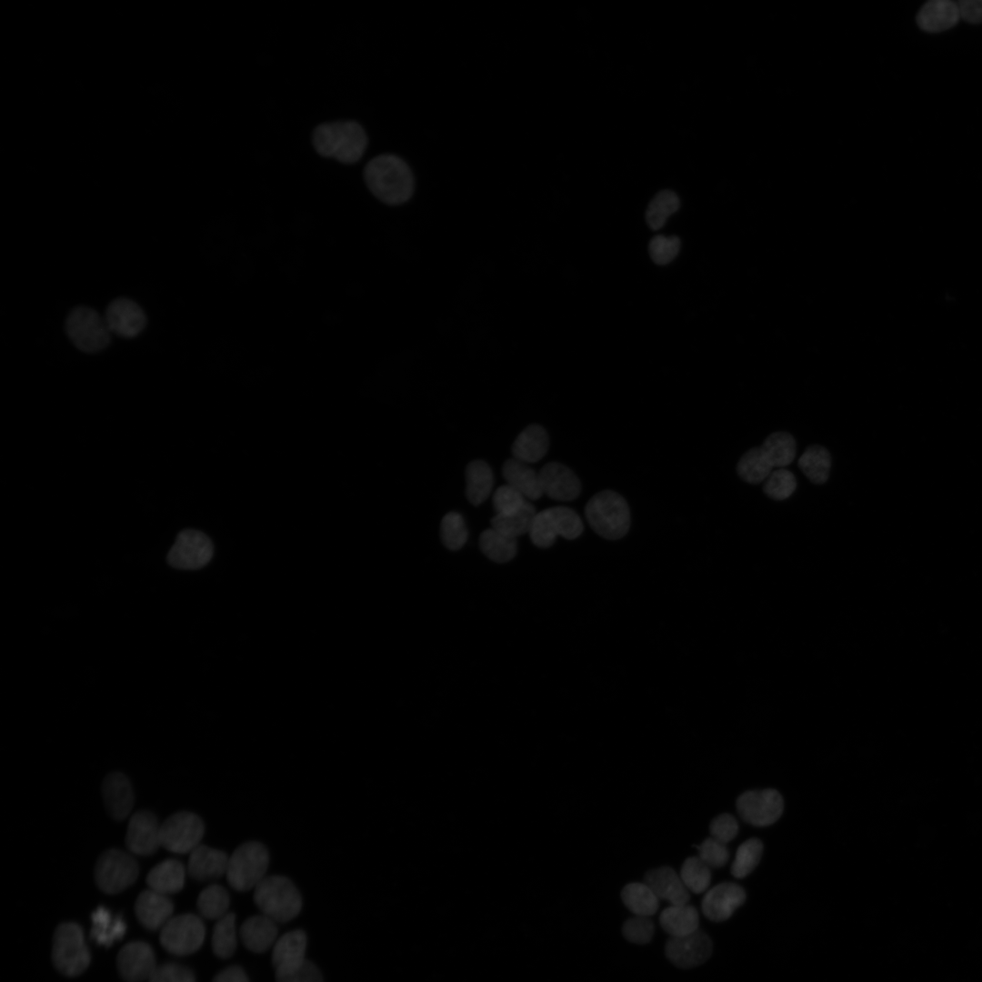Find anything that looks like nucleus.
Listing matches in <instances>:
<instances>
[{
	"label": "nucleus",
	"instance_id": "nucleus-47",
	"mask_svg": "<svg viewBox=\"0 0 982 982\" xmlns=\"http://www.w3.org/2000/svg\"><path fill=\"white\" fill-rule=\"evenodd\" d=\"M680 248V240L677 236L656 235L649 243L648 250L652 260L658 265H666L671 262L677 255Z\"/></svg>",
	"mask_w": 982,
	"mask_h": 982
},
{
	"label": "nucleus",
	"instance_id": "nucleus-50",
	"mask_svg": "<svg viewBox=\"0 0 982 982\" xmlns=\"http://www.w3.org/2000/svg\"><path fill=\"white\" fill-rule=\"evenodd\" d=\"M698 857L709 867L718 868L726 864L729 852L726 844L710 837L698 847Z\"/></svg>",
	"mask_w": 982,
	"mask_h": 982
},
{
	"label": "nucleus",
	"instance_id": "nucleus-36",
	"mask_svg": "<svg viewBox=\"0 0 982 982\" xmlns=\"http://www.w3.org/2000/svg\"><path fill=\"white\" fill-rule=\"evenodd\" d=\"M761 448L773 467L784 468L790 465L797 452L794 437L787 432L778 431L770 434L763 442Z\"/></svg>",
	"mask_w": 982,
	"mask_h": 982
},
{
	"label": "nucleus",
	"instance_id": "nucleus-27",
	"mask_svg": "<svg viewBox=\"0 0 982 982\" xmlns=\"http://www.w3.org/2000/svg\"><path fill=\"white\" fill-rule=\"evenodd\" d=\"M506 484L517 490L525 498L536 500L543 495L539 473L526 463L516 458L507 459L502 467Z\"/></svg>",
	"mask_w": 982,
	"mask_h": 982
},
{
	"label": "nucleus",
	"instance_id": "nucleus-12",
	"mask_svg": "<svg viewBox=\"0 0 982 982\" xmlns=\"http://www.w3.org/2000/svg\"><path fill=\"white\" fill-rule=\"evenodd\" d=\"M783 798L775 789L750 790L736 800L741 818L753 826L766 827L775 823L782 815Z\"/></svg>",
	"mask_w": 982,
	"mask_h": 982
},
{
	"label": "nucleus",
	"instance_id": "nucleus-51",
	"mask_svg": "<svg viewBox=\"0 0 982 982\" xmlns=\"http://www.w3.org/2000/svg\"><path fill=\"white\" fill-rule=\"evenodd\" d=\"M737 831V822L730 814L719 815L710 824L712 837L724 844L731 841L736 836Z\"/></svg>",
	"mask_w": 982,
	"mask_h": 982
},
{
	"label": "nucleus",
	"instance_id": "nucleus-2",
	"mask_svg": "<svg viewBox=\"0 0 982 982\" xmlns=\"http://www.w3.org/2000/svg\"><path fill=\"white\" fill-rule=\"evenodd\" d=\"M316 151L344 164H354L363 156L367 136L361 125L355 121L325 123L313 132Z\"/></svg>",
	"mask_w": 982,
	"mask_h": 982
},
{
	"label": "nucleus",
	"instance_id": "nucleus-40",
	"mask_svg": "<svg viewBox=\"0 0 982 982\" xmlns=\"http://www.w3.org/2000/svg\"><path fill=\"white\" fill-rule=\"evenodd\" d=\"M229 906L230 897L227 890L217 884L203 889L196 901L200 916L206 919L218 920L228 913Z\"/></svg>",
	"mask_w": 982,
	"mask_h": 982
},
{
	"label": "nucleus",
	"instance_id": "nucleus-21",
	"mask_svg": "<svg viewBox=\"0 0 982 982\" xmlns=\"http://www.w3.org/2000/svg\"><path fill=\"white\" fill-rule=\"evenodd\" d=\"M174 904L164 894L152 889L140 893L135 904V912L138 921L148 930L162 928L172 917Z\"/></svg>",
	"mask_w": 982,
	"mask_h": 982
},
{
	"label": "nucleus",
	"instance_id": "nucleus-31",
	"mask_svg": "<svg viewBox=\"0 0 982 982\" xmlns=\"http://www.w3.org/2000/svg\"><path fill=\"white\" fill-rule=\"evenodd\" d=\"M659 923L670 937H683L698 930L699 916L690 905H671L662 911Z\"/></svg>",
	"mask_w": 982,
	"mask_h": 982
},
{
	"label": "nucleus",
	"instance_id": "nucleus-5",
	"mask_svg": "<svg viewBox=\"0 0 982 982\" xmlns=\"http://www.w3.org/2000/svg\"><path fill=\"white\" fill-rule=\"evenodd\" d=\"M52 961L55 968L67 977L81 975L91 961L82 927L75 922L60 924L53 937Z\"/></svg>",
	"mask_w": 982,
	"mask_h": 982
},
{
	"label": "nucleus",
	"instance_id": "nucleus-16",
	"mask_svg": "<svg viewBox=\"0 0 982 982\" xmlns=\"http://www.w3.org/2000/svg\"><path fill=\"white\" fill-rule=\"evenodd\" d=\"M161 824L155 816L146 810L134 814L128 823L125 842L128 849L136 855L148 856L161 846Z\"/></svg>",
	"mask_w": 982,
	"mask_h": 982
},
{
	"label": "nucleus",
	"instance_id": "nucleus-7",
	"mask_svg": "<svg viewBox=\"0 0 982 982\" xmlns=\"http://www.w3.org/2000/svg\"><path fill=\"white\" fill-rule=\"evenodd\" d=\"M582 532V520L575 510L555 506L536 513L528 533L535 546L546 548L554 544L557 536L575 539Z\"/></svg>",
	"mask_w": 982,
	"mask_h": 982
},
{
	"label": "nucleus",
	"instance_id": "nucleus-6",
	"mask_svg": "<svg viewBox=\"0 0 982 982\" xmlns=\"http://www.w3.org/2000/svg\"><path fill=\"white\" fill-rule=\"evenodd\" d=\"M268 865L266 847L256 841L246 842L229 856L227 882L236 891L253 889L266 877Z\"/></svg>",
	"mask_w": 982,
	"mask_h": 982
},
{
	"label": "nucleus",
	"instance_id": "nucleus-30",
	"mask_svg": "<svg viewBox=\"0 0 982 982\" xmlns=\"http://www.w3.org/2000/svg\"><path fill=\"white\" fill-rule=\"evenodd\" d=\"M185 869L175 859H167L154 867L147 875L150 889L164 895L180 891L185 884Z\"/></svg>",
	"mask_w": 982,
	"mask_h": 982
},
{
	"label": "nucleus",
	"instance_id": "nucleus-11",
	"mask_svg": "<svg viewBox=\"0 0 982 982\" xmlns=\"http://www.w3.org/2000/svg\"><path fill=\"white\" fill-rule=\"evenodd\" d=\"M204 833V823L197 815L181 811L161 824V846L173 853H191L200 845Z\"/></svg>",
	"mask_w": 982,
	"mask_h": 982
},
{
	"label": "nucleus",
	"instance_id": "nucleus-41",
	"mask_svg": "<svg viewBox=\"0 0 982 982\" xmlns=\"http://www.w3.org/2000/svg\"><path fill=\"white\" fill-rule=\"evenodd\" d=\"M680 205V201L676 193L671 190L658 192L648 205L646 213V223L653 230L661 228L669 215L674 214Z\"/></svg>",
	"mask_w": 982,
	"mask_h": 982
},
{
	"label": "nucleus",
	"instance_id": "nucleus-33",
	"mask_svg": "<svg viewBox=\"0 0 982 982\" xmlns=\"http://www.w3.org/2000/svg\"><path fill=\"white\" fill-rule=\"evenodd\" d=\"M804 475L814 484H824L829 475L831 457L822 446L814 444L807 446L797 462Z\"/></svg>",
	"mask_w": 982,
	"mask_h": 982
},
{
	"label": "nucleus",
	"instance_id": "nucleus-9",
	"mask_svg": "<svg viewBox=\"0 0 982 982\" xmlns=\"http://www.w3.org/2000/svg\"><path fill=\"white\" fill-rule=\"evenodd\" d=\"M205 937V927L199 916L182 914L172 917L161 928L160 943L175 956H187L196 952Z\"/></svg>",
	"mask_w": 982,
	"mask_h": 982
},
{
	"label": "nucleus",
	"instance_id": "nucleus-10",
	"mask_svg": "<svg viewBox=\"0 0 982 982\" xmlns=\"http://www.w3.org/2000/svg\"><path fill=\"white\" fill-rule=\"evenodd\" d=\"M136 861L127 853L110 849L98 858L95 877L98 887L107 894H116L131 886L138 877Z\"/></svg>",
	"mask_w": 982,
	"mask_h": 982
},
{
	"label": "nucleus",
	"instance_id": "nucleus-52",
	"mask_svg": "<svg viewBox=\"0 0 982 982\" xmlns=\"http://www.w3.org/2000/svg\"><path fill=\"white\" fill-rule=\"evenodd\" d=\"M276 982H324L320 969L309 960L292 973L276 976Z\"/></svg>",
	"mask_w": 982,
	"mask_h": 982
},
{
	"label": "nucleus",
	"instance_id": "nucleus-29",
	"mask_svg": "<svg viewBox=\"0 0 982 982\" xmlns=\"http://www.w3.org/2000/svg\"><path fill=\"white\" fill-rule=\"evenodd\" d=\"M548 444V436L544 427L533 424L516 436L512 446V454L517 460L526 464L535 463L546 454Z\"/></svg>",
	"mask_w": 982,
	"mask_h": 982
},
{
	"label": "nucleus",
	"instance_id": "nucleus-26",
	"mask_svg": "<svg viewBox=\"0 0 982 982\" xmlns=\"http://www.w3.org/2000/svg\"><path fill=\"white\" fill-rule=\"evenodd\" d=\"M957 3L951 0H932L919 10L917 22L929 33H938L953 27L959 20Z\"/></svg>",
	"mask_w": 982,
	"mask_h": 982
},
{
	"label": "nucleus",
	"instance_id": "nucleus-44",
	"mask_svg": "<svg viewBox=\"0 0 982 982\" xmlns=\"http://www.w3.org/2000/svg\"><path fill=\"white\" fill-rule=\"evenodd\" d=\"M440 536L448 549H460L467 539V529L463 516L457 512L445 515L440 525Z\"/></svg>",
	"mask_w": 982,
	"mask_h": 982
},
{
	"label": "nucleus",
	"instance_id": "nucleus-34",
	"mask_svg": "<svg viewBox=\"0 0 982 982\" xmlns=\"http://www.w3.org/2000/svg\"><path fill=\"white\" fill-rule=\"evenodd\" d=\"M624 905L636 916L650 917L658 909V897L644 883H630L621 892Z\"/></svg>",
	"mask_w": 982,
	"mask_h": 982
},
{
	"label": "nucleus",
	"instance_id": "nucleus-3",
	"mask_svg": "<svg viewBox=\"0 0 982 982\" xmlns=\"http://www.w3.org/2000/svg\"><path fill=\"white\" fill-rule=\"evenodd\" d=\"M254 902L261 914L276 923L294 919L302 909V897L286 877L266 876L254 888Z\"/></svg>",
	"mask_w": 982,
	"mask_h": 982
},
{
	"label": "nucleus",
	"instance_id": "nucleus-43",
	"mask_svg": "<svg viewBox=\"0 0 982 982\" xmlns=\"http://www.w3.org/2000/svg\"><path fill=\"white\" fill-rule=\"evenodd\" d=\"M679 876L686 887L696 894L706 891L711 881L710 867L698 857L686 858Z\"/></svg>",
	"mask_w": 982,
	"mask_h": 982
},
{
	"label": "nucleus",
	"instance_id": "nucleus-53",
	"mask_svg": "<svg viewBox=\"0 0 982 982\" xmlns=\"http://www.w3.org/2000/svg\"><path fill=\"white\" fill-rule=\"evenodd\" d=\"M957 5L962 19L972 24L982 23V0H961Z\"/></svg>",
	"mask_w": 982,
	"mask_h": 982
},
{
	"label": "nucleus",
	"instance_id": "nucleus-45",
	"mask_svg": "<svg viewBox=\"0 0 982 982\" xmlns=\"http://www.w3.org/2000/svg\"><path fill=\"white\" fill-rule=\"evenodd\" d=\"M797 487V480L794 474L786 469H777L767 477L763 486L764 493L774 500H784L789 497Z\"/></svg>",
	"mask_w": 982,
	"mask_h": 982
},
{
	"label": "nucleus",
	"instance_id": "nucleus-35",
	"mask_svg": "<svg viewBox=\"0 0 982 982\" xmlns=\"http://www.w3.org/2000/svg\"><path fill=\"white\" fill-rule=\"evenodd\" d=\"M516 539L489 528L482 532L479 546L483 554L497 563L510 561L516 554Z\"/></svg>",
	"mask_w": 982,
	"mask_h": 982
},
{
	"label": "nucleus",
	"instance_id": "nucleus-54",
	"mask_svg": "<svg viewBox=\"0 0 982 982\" xmlns=\"http://www.w3.org/2000/svg\"><path fill=\"white\" fill-rule=\"evenodd\" d=\"M212 982H249L246 971L240 966H230L218 972Z\"/></svg>",
	"mask_w": 982,
	"mask_h": 982
},
{
	"label": "nucleus",
	"instance_id": "nucleus-38",
	"mask_svg": "<svg viewBox=\"0 0 982 982\" xmlns=\"http://www.w3.org/2000/svg\"><path fill=\"white\" fill-rule=\"evenodd\" d=\"M536 514L534 506L526 501L515 513L505 516L496 515L491 520V527L516 539L517 536L529 532Z\"/></svg>",
	"mask_w": 982,
	"mask_h": 982
},
{
	"label": "nucleus",
	"instance_id": "nucleus-25",
	"mask_svg": "<svg viewBox=\"0 0 982 982\" xmlns=\"http://www.w3.org/2000/svg\"><path fill=\"white\" fill-rule=\"evenodd\" d=\"M645 883L658 898L665 899L671 905H684L689 901V890L680 876L669 867H661L648 871L645 876Z\"/></svg>",
	"mask_w": 982,
	"mask_h": 982
},
{
	"label": "nucleus",
	"instance_id": "nucleus-19",
	"mask_svg": "<svg viewBox=\"0 0 982 982\" xmlns=\"http://www.w3.org/2000/svg\"><path fill=\"white\" fill-rule=\"evenodd\" d=\"M105 321L111 333L132 338L145 328L146 318L136 303L127 298H117L107 306Z\"/></svg>",
	"mask_w": 982,
	"mask_h": 982
},
{
	"label": "nucleus",
	"instance_id": "nucleus-39",
	"mask_svg": "<svg viewBox=\"0 0 982 982\" xmlns=\"http://www.w3.org/2000/svg\"><path fill=\"white\" fill-rule=\"evenodd\" d=\"M772 468V464L760 446L749 449L741 456L736 472L744 481L759 484L771 474Z\"/></svg>",
	"mask_w": 982,
	"mask_h": 982
},
{
	"label": "nucleus",
	"instance_id": "nucleus-18",
	"mask_svg": "<svg viewBox=\"0 0 982 982\" xmlns=\"http://www.w3.org/2000/svg\"><path fill=\"white\" fill-rule=\"evenodd\" d=\"M306 934L302 929H294L278 937L273 946L272 965L276 976L286 975L298 969L307 959Z\"/></svg>",
	"mask_w": 982,
	"mask_h": 982
},
{
	"label": "nucleus",
	"instance_id": "nucleus-14",
	"mask_svg": "<svg viewBox=\"0 0 982 982\" xmlns=\"http://www.w3.org/2000/svg\"><path fill=\"white\" fill-rule=\"evenodd\" d=\"M710 937L699 929L683 937H670L665 952L668 960L681 968H691L706 962L711 956Z\"/></svg>",
	"mask_w": 982,
	"mask_h": 982
},
{
	"label": "nucleus",
	"instance_id": "nucleus-49",
	"mask_svg": "<svg viewBox=\"0 0 982 982\" xmlns=\"http://www.w3.org/2000/svg\"><path fill=\"white\" fill-rule=\"evenodd\" d=\"M148 982H196L189 967L177 963H165L155 968Z\"/></svg>",
	"mask_w": 982,
	"mask_h": 982
},
{
	"label": "nucleus",
	"instance_id": "nucleus-17",
	"mask_svg": "<svg viewBox=\"0 0 982 982\" xmlns=\"http://www.w3.org/2000/svg\"><path fill=\"white\" fill-rule=\"evenodd\" d=\"M746 900L744 888L732 882H723L710 888L703 897V914L711 921L728 919Z\"/></svg>",
	"mask_w": 982,
	"mask_h": 982
},
{
	"label": "nucleus",
	"instance_id": "nucleus-23",
	"mask_svg": "<svg viewBox=\"0 0 982 982\" xmlns=\"http://www.w3.org/2000/svg\"><path fill=\"white\" fill-rule=\"evenodd\" d=\"M189 854L187 870L193 878L205 881L225 875L229 856L224 851L200 844Z\"/></svg>",
	"mask_w": 982,
	"mask_h": 982
},
{
	"label": "nucleus",
	"instance_id": "nucleus-15",
	"mask_svg": "<svg viewBox=\"0 0 982 982\" xmlns=\"http://www.w3.org/2000/svg\"><path fill=\"white\" fill-rule=\"evenodd\" d=\"M116 966L120 976L126 982L148 981L157 967L152 947L138 940L129 942L120 949Z\"/></svg>",
	"mask_w": 982,
	"mask_h": 982
},
{
	"label": "nucleus",
	"instance_id": "nucleus-13",
	"mask_svg": "<svg viewBox=\"0 0 982 982\" xmlns=\"http://www.w3.org/2000/svg\"><path fill=\"white\" fill-rule=\"evenodd\" d=\"M212 556L213 545L209 537L201 531L186 529L177 536L167 560L175 568L193 570L205 566Z\"/></svg>",
	"mask_w": 982,
	"mask_h": 982
},
{
	"label": "nucleus",
	"instance_id": "nucleus-24",
	"mask_svg": "<svg viewBox=\"0 0 982 982\" xmlns=\"http://www.w3.org/2000/svg\"><path fill=\"white\" fill-rule=\"evenodd\" d=\"M243 945L253 953H264L277 939L276 922L260 914L246 918L239 929Z\"/></svg>",
	"mask_w": 982,
	"mask_h": 982
},
{
	"label": "nucleus",
	"instance_id": "nucleus-42",
	"mask_svg": "<svg viewBox=\"0 0 982 982\" xmlns=\"http://www.w3.org/2000/svg\"><path fill=\"white\" fill-rule=\"evenodd\" d=\"M763 852L762 842L750 838L737 848L731 873L736 878H743L750 874L759 863Z\"/></svg>",
	"mask_w": 982,
	"mask_h": 982
},
{
	"label": "nucleus",
	"instance_id": "nucleus-37",
	"mask_svg": "<svg viewBox=\"0 0 982 982\" xmlns=\"http://www.w3.org/2000/svg\"><path fill=\"white\" fill-rule=\"evenodd\" d=\"M211 945L214 954L219 958L226 959L235 954L237 947V932L234 913L228 912L216 920Z\"/></svg>",
	"mask_w": 982,
	"mask_h": 982
},
{
	"label": "nucleus",
	"instance_id": "nucleus-1",
	"mask_svg": "<svg viewBox=\"0 0 982 982\" xmlns=\"http://www.w3.org/2000/svg\"><path fill=\"white\" fill-rule=\"evenodd\" d=\"M364 178L370 192L386 205L404 204L414 193L413 174L407 164L395 155L372 158L365 167Z\"/></svg>",
	"mask_w": 982,
	"mask_h": 982
},
{
	"label": "nucleus",
	"instance_id": "nucleus-20",
	"mask_svg": "<svg viewBox=\"0 0 982 982\" xmlns=\"http://www.w3.org/2000/svg\"><path fill=\"white\" fill-rule=\"evenodd\" d=\"M543 495L559 501L576 499L581 492V483L576 474L558 462L546 464L539 472Z\"/></svg>",
	"mask_w": 982,
	"mask_h": 982
},
{
	"label": "nucleus",
	"instance_id": "nucleus-46",
	"mask_svg": "<svg viewBox=\"0 0 982 982\" xmlns=\"http://www.w3.org/2000/svg\"><path fill=\"white\" fill-rule=\"evenodd\" d=\"M655 927L649 917L634 916L628 918L622 927V933L628 941L644 945L648 943L654 936Z\"/></svg>",
	"mask_w": 982,
	"mask_h": 982
},
{
	"label": "nucleus",
	"instance_id": "nucleus-22",
	"mask_svg": "<svg viewBox=\"0 0 982 982\" xmlns=\"http://www.w3.org/2000/svg\"><path fill=\"white\" fill-rule=\"evenodd\" d=\"M102 793L105 807L114 819L120 821L130 814L134 805V791L124 774H109L103 782Z\"/></svg>",
	"mask_w": 982,
	"mask_h": 982
},
{
	"label": "nucleus",
	"instance_id": "nucleus-4",
	"mask_svg": "<svg viewBox=\"0 0 982 982\" xmlns=\"http://www.w3.org/2000/svg\"><path fill=\"white\" fill-rule=\"evenodd\" d=\"M586 517L600 536L619 539L630 526V511L622 496L612 490H604L590 498L585 509Z\"/></svg>",
	"mask_w": 982,
	"mask_h": 982
},
{
	"label": "nucleus",
	"instance_id": "nucleus-32",
	"mask_svg": "<svg viewBox=\"0 0 982 982\" xmlns=\"http://www.w3.org/2000/svg\"><path fill=\"white\" fill-rule=\"evenodd\" d=\"M493 473L482 460L470 462L466 469V495L468 501L478 506L489 496L493 487Z\"/></svg>",
	"mask_w": 982,
	"mask_h": 982
},
{
	"label": "nucleus",
	"instance_id": "nucleus-48",
	"mask_svg": "<svg viewBox=\"0 0 982 982\" xmlns=\"http://www.w3.org/2000/svg\"><path fill=\"white\" fill-rule=\"evenodd\" d=\"M525 497L509 485L499 486L493 496V506L496 515H510L519 510L526 503Z\"/></svg>",
	"mask_w": 982,
	"mask_h": 982
},
{
	"label": "nucleus",
	"instance_id": "nucleus-8",
	"mask_svg": "<svg viewBox=\"0 0 982 982\" xmlns=\"http://www.w3.org/2000/svg\"><path fill=\"white\" fill-rule=\"evenodd\" d=\"M66 333L74 345L82 351L94 353L107 346L110 331L105 318L86 306L75 307L68 315Z\"/></svg>",
	"mask_w": 982,
	"mask_h": 982
},
{
	"label": "nucleus",
	"instance_id": "nucleus-28",
	"mask_svg": "<svg viewBox=\"0 0 982 982\" xmlns=\"http://www.w3.org/2000/svg\"><path fill=\"white\" fill-rule=\"evenodd\" d=\"M92 927L90 937L97 945L111 947L121 940L126 931V924L120 915H113L112 912L100 906L91 915Z\"/></svg>",
	"mask_w": 982,
	"mask_h": 982
}]
</instances>
